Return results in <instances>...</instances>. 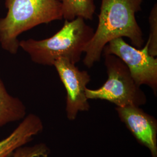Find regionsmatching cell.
I'll use <instances>...</instances> for the list:
<instances>
[{"mask_svg":"<svg viewBox=\"0 0 157 157\" xmlns=\"http://www.w3.org/2000/svg\"><path fill=\"white\" fill-rule=\"evenodd\" d=\"M102 56L105 58L108 78L99 89H86L87 99L109 101L117 107H140L146 104L145 93L135 83L125 63L114 55Z\"/></svg>","mask_w":157,"mask_h":157,"instance_id":"obj_4","label":"cell"},{"mask_svg":"<svg viewBox=\"0 0 157 157\" xmlns=\"http://www.w3.org/2000/svg\"><path fill=\"white\" fill-rule=\"evenodd\" d=\"M55 67L67 91L66 112L69 120L74 121L78 112L88 111L90 106L86 95L87 85L91 80L86 71H81L76 64L65 58L56 60Z\"/></svg>","mask_w":157,"mask_h":157,"instance_id":"obj_6","label":"cell"},{"mask_svg":"<svg viewBox=\"0 0 157 157\" xmlns=\"http://www.w3.org/2000/svg\"><path fill=\"white\" fill-rule=\"evenodd\" d=\"M6 15L0 19V45L12 55L19 48L17 37L41 24L63 19L58 0H6Z\"/></svg>","mask_w":157,"mask_h":157,"instance_id":"obj_3","label":"cell"},{"mask_svg":"<svg viewBox=\"0 0 157 157\" xmlns=\"http://www.w3.org/2000/svg\"><path fill=\"white\" fill-rule=\"evenodd\" d=\"M41 119L33 113L25 117L17 128L0 141V157H11L17 148L25 146L43 130Z\"/></svg>","mask_w":157,"mask_h":157,"instance_id":"obj_8","label":"cell"},{"mask_svg":"<svg viewBox=\"0 0 157 157\" xmlns=\"http://www.w3.org/2000/svg\"><path fill=\"white\" fill-rule=\"evenodd\" d=\"M150 24V34L148 43V50L149 54L154 57L157 56V4L155 3L151 10L149 16Z\"/></svg>","mask_w":157,"mask_h":157,"instance_id":"obj_11","label":"cell"},{"mask_svg":"<svg viewBox=\"0 0 157 157\" xmlns=\"http://www.w3.org/2000/svg\"><path fill=\"white\" fill-rule=\"evenodd\" d=\"M143 0H101L96 30L84 49V65L92 67L101 59L104 47L119 37L128 38L132 45L142 48L143 33L136 14L141 11Z\"/></svg>","mask_w":157,"mask_h":157,"instance_id":"obj_1","label":"cell"},{"mask_svg":"<svg viewBox=\"0 0 157 157\" xmlns=\"http://www.w3.org/2000/svg\"><path fill=\"white\" fill-rule=\"evenodd\" d=\"M50 153L49 148L43 143L33 146H22L13 153V157H48Z\"/></svg>","mask_w":157,"mask_h":157,"instance_id":"obj_12","label":"cell"},{"mask_svg":"<svg viewBox=\"0 0 157 157\" xmlns=\"http://www.w3.org/2000/svg\"><path fill=\"white\" fill-rule=\"evenodd\" d=\"M94 32L83 18L76 17L72 21L65 20L62 28L49 38L19 41V48L27 52L31 60L37 64L53 66L59 58L76 64L81 60Z\"/></svg>","mask_w":157,"mask_h":157,"instance_id":"obj_2","label":"cell"},{"mask_svg":"<svg viewBox=\"0 0 157 157\" xmlns=\"http://www.w3.org/2000/svg\"><path fill=\"white\" fill-rule=\"evenodd\" d=\"M148 43L144 47L137 48L126 43L122 37L112 40L102 50L103 55H114L125 63L137 85H147L154 94L157 92V59L148 50Z\"/></svg>","mask_w":157,"mask_h":157,"instance_id":"obj_5","label":"cell"},{"mask_svg":"<svg viewBox=\"0 0 157 157\" xmlns=\"http://www.w3.org/2000/svg\"><path fill=\"white\" fill-rule=\"evenodd\" d=\"M26 114V109L22 101L9 94L0 78V127L23 120Z\"/></svg>","mask_w":157,"mask_h":157,"instance_id":"obj_9","label":"cell"},{"mask_svg":"<svg viewBox=\"0 0 157 157\" xmlns=\"http://www.w3.org/2000/svg\"><path fill=\"white\" fill-rule=\"evenodd\" d=\"M62 5L63 19L72 21L76 17L93 20L96 6L94 0H58Z\"/></svg>","mask_w":157,"mask_h":157,"instance_id":"obj_10","label":"cell"},{"mask_svg":"<svg viewBox=\"0 0 157 157\" xmlns=\"http://www.w3.org/2000/svg\"><path fill=\"white\" fill-rule=\"evenodd\" d=\"M118 116L136 139L157 157V121L139 107L127 106L115 108Z\"/></svg>","mask_w":157,"mask_h":157,"instance_id":"obj_7","label":"cell"}]
</instances>
